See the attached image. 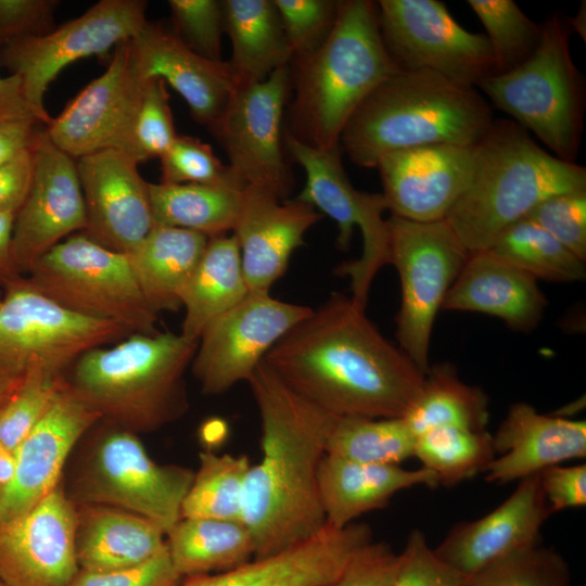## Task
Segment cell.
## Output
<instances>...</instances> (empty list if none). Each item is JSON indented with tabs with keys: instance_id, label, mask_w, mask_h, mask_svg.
Masks as SVG:
<instances>
[{
	"instance_id": "cell-40",
	"label": "cell",
	"mask_w": 586,
	"mask_h": 586,
	"mask_svg": "<svg viewBox=\"0 0 586 586\" xmlns=\"http://www.w3.org/2000/svg\"><path fill=\"white\" fill-rule=\"evenodd\" d=\"M200 467L181 507V519L240 520L244 483L251 468L246 456L201 451Z\"/></svg>"
},
{
	"instance_id": "cell-24",
	"label": "cell",
	"mask_w": 586,
	"mask_h": 586,
	"mask_svg": "<svg viewBox=\"0 0 586 586\" xmlns=\"http://www.w3.org/2000/svg\"><path fill=\"white\" fill-rule=\"evenodd\" d=\"M143 78H161L187 102L192 117L207 128L224 112L238 87L228 62L204 59L158 23L146 21L129 39Z\"/></svg>"
},
{
	"instance_id": "cell-15",
	"label": "cell",
	"mask_w": 586,
	"mask_h": 586,
	"mask_svg": "<svg viewBox=\"0 0 586 586\" xmlns=\"http://www.w3.org/2000/svg\"><path fill=\"white\" fill-rule=\"evenodd\" d=\"M289 88L288 67L260 82L238 86L221 115L208 127L241 184L281 201L289 200L293 187L281 148Z\"/></svg>"
},
{
	"instance_id": "cell-37",
	"label": "cell",
	"mask_w": 586,
	"mask_h": 586,
	"mask_svg": "<svg viewBox=\"0 0 586 586\" xmlns=\"http://www.w3.org/2000/svg\"><path fill=\"white\" fill-rule=\"evenodd\" d=\"M489 251L536 280L568 283L586 277L585 260L527 217L505 229Z\"/></svg>"
},
{
	"instance_id": "cell-30",
	"label": "cell",
	"mask_w": 586,
	"mask_h": 586,
	"mask_svg": "<svg viewBox=\"0 0 586 586\" xmlns=\"http://www.w3.org/2000/svg\"><path fill=\"white\" fill-rule=\"evenodd\" d=\"M75 549L79 570L110 572L139 565L167 548L152 521L104 505H75Z\"/></svg>"
},
{
	"instance_id": "cell-56",
	"label": "cell",
	"mask_w": 586,
	"mask_h": 586,
	"mask_svg": "<svg viewBox=\"0 0 586 586\" xmlns=\"http://www.w3.org/2000/svg\"><path fill=\"white\" fill-rule=\"evenodd\" d=\"M26 117L37 118L25 99L21 78L0 76V122Z\"/></svg>"
},
{
	"instance_id": "cell-22",
	"label": "cell",
	"mask_w": 586,
	"mask_h": 586,
	"mask_svg": "<svg viewBox=\"0 0 586 586\" xmlns=\"http://www.w3.org/2000/svg\"><path fill=\"white\" fill-rule=\"evenodd\" d=\"M98 421L66 384L14 451V473L0 494V522L28 511L60 485L74 448Z\"/></svg>"
},
{
	"instance_id": "cell-26",
	"label": "cell",
	"mask_w": 586,
	"mask_h": 586,
	"mask_svg": "<svg viewBox=\"0 0 586 586\" xmlns=\"http://www.w3.org/2000/svg\"><path fill=\"white\" fill-rule=\"evenodd\" d=\"M371 536L365 523L342 528L326 524L319 534L284 552L229 571L190 576L178 586H332Z\"/></svg>"
},
{
	"instance_id": "cell-55",
	"label": "cell",
	"mask_w": 586,
	"mask_h": 586,
	"mask_svg": "<svg viewBox=\"0 0 586 586\" xmlns=\"http://www.w3.org/2000/svg\"><path fill=\"white\" fill-rule=\"evenodd\" d=\"M35 117L0 122V166L34 148L42 130Z\"/></svg>"
},
{
	"instance_id": "cell-61",
	"label": "cell",
	"mask_w": 586,
	"mask_h": 586,
	"mask_svg": "<svg viewBox=\"0 0 586 586\" xmlns=\"http://www.w3.org/2000/svg\"><path fill=\"white\" fill-rule=\"evenodd\" d=\"M0 586H5V585L0 582Z\"/></svg>"
},
{
	"instance_id": "cell-60",
	"label": "cell",
	"mask_w": 586,
	"mask_h": 586,
	"mask_svg": "<svg viewBox=\"0 0 586 586\" xmlns=\"http://www.w3.org/2000/svg\"><path fill=\"white\" fill-rule=\"evenodd\" d=\"M21 378L0 373V406L11 396L21 382Z\"/></svg>"
},
{
	"instance_id": "cell-38",
	"label": "cell",
	"mask_w": 586,
	"mask_h": 586,
	"mask_svg": "<svg viewBox=\"0 0 586 586\" xmlns=\"http://www.w3.org/2000/svg\"><path fill=\"white\" fill-rule=\"evenodd\" d=\"M416 435L402 418L336 417L326 454L373 464H400L413 457Z\"/></svg>"
},
{
	"instance_id": "cell-14",
	"label": "cell",
	"mask_w": 586,
	"mask_h": 586,
	"mask_svg": "<svg viewBox=\"0 0 586 586\" xmlns=\"http://www.w3.org/2000/svg\"><path fill=\"white\" fill-rule=\"evenodd\" d=\"M146 5L143 0H101L46 35L14 40L0 49L1 64L21 78L25 99L42 125L52 118L43 105L51 81L71 63L103 55L131 39L148 21Z\"/></svg>"
},
{
	"instance_id": "cell-12",
	"label": "cell",
	"mask_w": 586,
	"mask_h": 586,
	"mask_svg": "<svg viewBox=\"0 0 586 586\" xmlns=\"http://www.w3.org/2000/svg\"><path fill=\"white\" fill-rule=\"evenodd\" d=\"M285 144L306 174L296 200L318 208L336 222V246L347 251L357 227L362 235L359 258L342 264L336 272L351 279L352 300L366 307L371 283L388 264L387 211L382 193L361 192L351 183L341 160V146L329 150L306 144L285 131Z\"/></svg>"
},
{
	"instance_id": "cell-9",
	"label": "cell",
	"mask_w": 586,
	"mask_h": 586,
	"mask_svg": "<svg viewBox=\"0 0 586 586\" xmlns=\"http://www.w3.org/2000/svg\"><path fill=\"white\" fill-rule=\"evenodd\" d=\"M25 279L75 314L117 323L130 333L160 332L158 314L143 296L128 255L106 249L82 232L46 253Z\"/></svg>"
},
{
	"instance_id": "cell-29",
	"label": "cell",
	"mask_w": 586,
	"mask_h": 586,
	"mask_svg": "<svg viewBox=\"0 0 586 586\" xmlns=\"http://www.w3.org/2000/svg\"><path fill=\"white\" fill-rule=\"evenodd\" d=\"M438 486L435 474L424 468L373 464L328 454L318 469V491L326 524L342 528L369 511L385 507L399 491L413 486Z\"/></svg>"
},
{
	"instance_id": "cell-6",
	"label": "cell",
	"mask_w": 586,
	"mask_h": 586,
	"mask_svg": "<svg viewBox=\"0 0 586 586\" xmlns=\"http://www.w3.org/2000/svg\"><path fill=\"white\" fill-rule=\"evenodd\" d=\"M295 98L292 129L297 140L329 150L362 101L397 66L391 59L378 21L377 2L340 0L334 25L309 54L294 59Z\"/></svg>"
},
{
	"instance_id": "cell-49",
	"label": "cell",
	"mask_w": 586,
	"mask_h": 586,
	"mask_svg": "<svg viewBox=\"0 0 586 586\" xmlns=\"http://www.w3.org/2000/svg\"><path fill=\"white\" fill-rule=\"evenodd\" d=\"M464 578L436 555L423 532L415 528L400 552L393 586H462Z\"/></svg>"
},
{
	"instance_id": "cell-39",
	"label": "cell",
	"mask_w": 586,
	"mask_h": 586,
	"mask_svg": "<svg viewBox=\"0 0 586 586\" xmlns=\"http://www.w3.org/2000/svg\"><path fill=\"white\" fill-rule=\"evenodd\" d=\"M413 457L435 474L438 485L454 486L485 472L496 454L487 430L440 426L416 436Z\"/></svg>"
},
{
	"instance_id": "cell-46",
	"label": "cell",
	"mask_w": 586,
	"mask_h": 586,
	"mask_svg": "<svg viewBox=\"0 0 586 586\" xmlns=\"http://www.w3.org/2000/svg\"><path fill=\"white\" fill-rule=\"evenodd\" d=\"M173 31L200 56L221 62L222 1L169 0Z\"/></svg>"
},
{
	"instance_id": "cell-28",
	"label": "cell",
	"mask_w": 586,
	"mask_h": 586,
	"mask_svg": "<svg viewBox=\"0 0 586 586\" xmlns=\"http://www.w3.org/2000/svg\"><path fill=\"white\" fill-rule=\"evenodd\" d=\"M546 306L535 278L486 250L469 254L442 309L491 315L528 332L538 326Z\"/></svg>"
},
{
	"instance_id": "cell-31",
	"label": "cell",
	"mask_w": 586,
	"mask_h": 586,
	"mask_svg": "<svg viewBox=\"0 0 586 586\" xmlns=\"http://www.w3.org/2000/svg\"><path fill=\"white\" fill-rule=\"evenodd\" d=\"M208 237L188 229L153 225L128 255L137 282L152 309L178 311Z\"/></svg>"
},
{
	"instance_id": "cell-3",
	"label": "cell",
	"mask_w": 586,
	"mask_h": 586,
	"mask_svg": "<svg viewBox=\"0 0 586 586\" xmlns=\"http://www.w3.org/2000/svg\"><path fill=\"white\" fill-rule=\"evenodd\" d=\"M495 117L474 87L428 71H397L380 84L346 123L341 150L375 168L386 153L432 145H475Z\"/></svg>"
},
{
	"instance_id": "cell-33",
	"label": "cell",
	"mask_w": 586,
	"mask_h": 586,
	"mask_svg": "<svg viewBox=\"0 0 586 586\" xmlns=\"http://www.w3.org/2000/svg\"><path fill=\"white\" fill-rule=\"evenodd\" d=\"M249 292L235 235L209 238L182 292L184 317L180 333L199 341L208 323L238 305Z\"/></svg>"
},
{
	"instance_id": "cell-11",
	"label": "cell",
	"mask_w": 586,
	"mask_h": 586,
	"mask_svg": "<svg viewBox=\"0 0 586 586\" xmlns=\"http://www.w3.org/2000/svg\"><path fill=\"white\" fill-rule=\"evenodd\" d=\"M129 334L117 323L62 307L31 288L23 276L0 297V373L21 378L39 365L66 374L84 353Z\"/></svg>"
},
{
	"instance_id": "cell-44",
	"label": "cell",
	"mask_w": 586,
	"mask_h": 586,
	"mask_svg": "<svg viewBox=\"0 0 586 586\" xmlns=\"http://www.w3.org/2000/svg\"><path fill=\"white\" fill-rule=\"evenodd\" d=\"M161 182L169 184H225L244 189L229 165L199 138L178 135L160 157Z\"/></svg>"
},
{
	"instance_id": "cell-62",
	"label": "cell",
	"mask_w": 586,
	"mask_h": 586,
	"mask_svg": "<svg viewBox=\"0 0 586 586\" xmlns=\"http://www.w3.org/2000/svg\"><path fill=\"white\" fill-rule=\"evenodd\" d=\"M1 295H2V291H0V297H1Z\"/></svg>"
},
{
	"instance_id": "cell-50",
	"label": "cell",
	"mask_w": 586,
	"mask_h": 586,
	"mask_svg": "<svg viewBox=\"0 0 586 586\" xmlns=\"http://www.w3.org/2000/svg\"><path fill=\"white\" fill-rule=\"evenodd\" d=\"M181 578L166 548L152 559L128 569L99 573L79 570L68 586H178Z\"/></svg>"
},
{
	"instance_id": "cell-57",
	"label": "cell",
	"mask_w": 586,
	"mask_h": 586,
	"mask_svg": "<svg viewBox=\"0 0 586 586\" xmlns=\"http://www.w3.org/2000/svg\"><path fill=\"white\" fill-rule=\"evenodd\" d=\"M15 215L0 213V291L20 280L18 271L12 254V232Z\"/></svg>"
},
{
	"instance_id": "cell-16",
	"label": "cell",
	"mask_w": 586,
	"mask_h": 586,
	"mask_svg": "<svg viewBox=\"0 0 586 586\" xmlns=\"http://www.w3.org/2000/svg\"><path fill=\"white\" fill-rule=\"evenodd\" d=\"M311 310L269 292H249L208 323L199 339L191 369L202 392L216 395L247 381L267 353Z\"/></svg>"
},
{
	"instance_id": "cell-20",
	"label": "cell",
	"mask_w": 586,
	"mask_h": 586,
	"mask_svg": "<svg viewBox=\"0 0 586 586\" xmlns=\"http://www.w3.org/2000/svg\"><path fill=\"white\" fill-rule=\"evenodd\" d=\"M126 152L103 150L76 160L87 226L100 245L131 253L153 227L149 184Z\"/></svg>"
},
{
	"instance_id": "cell-58",
	"label": "cell",
	"mask_w": 586,
	"mask_h": 586,
	"mask_svg": "<svg viewBox=\"0 0 586 586\" xmlns=\"http://www.w3.org/2000/svg\"><path fill=\"white\" fill-rule=\"evenodd\" d=\"M14 473V454L0 446V494L5 489Z\"/></svg>"
},
{
	"instance_id": "cell-48",
	"label": "cell",
	"mask_w": 586,
	"mask_h": 586,
	"mask_svg": "<svg viewBox=\"0 0 586 586\" xmlns=\"http://www.w3.org/2000/svg\"><path fill=\"white\" fill-rule=\"evenodd\" d=\"M527 218L586 262V190L552 195L539 203Z\"/></svg>"
},
{
	"instance_id": "cell-34",
	"label": "cell",
	"mask_w": 586,
	"mask_h": 586,
	"mask_svg": "<svg viewBox=\"0 0 586 586\" xmlns=\"http://www.w3.org/2000/svg\"><path fill=\"white\" fill-rule=\"evenodd\" d=\"M166 536L181 577L229 571L254 559L252 535L240 520L180 519Z\"/></svg>"
},
{
	"instance_id": "cell-5",
	"label": "cell",
	"mask_w": 586,
	"mask_h": 586,
	"mask_svg": "<svg viewBox=\"0 0 586 586\" xmlns=\"http://www.w3.org/2000/svg\"><path fill=\"white\" fill-rule=\"evenodd\" d=\"M586 190V168L540 146L512 119H494L474 146L470 182L445 218L469 253L489 250L498 235L544 200Z\"/></svg>"
},
{
	"instance_id": "cell-42",
	"label": "cell",
	"mask_w": 586,
	"mask_h": 586,
	"mask_svg": "<svg viewBox=\"0 0 586 586\" xmlns=\"http://www.w3.org/2000/svg\"><path fill=\"white\" fill-rule=\"evenodd\" d=\"M66 374L39 365L30 367L0 406V446L14 454L66 386Z\"/></svg>"
},
{
	"instance_id": "cell-32",
	"label": "cell",
	"mask_w": 586,
	"mask_h": 586,
	"mask_svg": "<svg viewBox=\"0 0 586 586\" xmlns=\"http://www.w3.org/2000/svg\"><path fill=\"white\" fill-rule=\"evenodd\" d=\"M222 12L231 42L228 64L238 86L260 82L288 67L293 52L273 0H225Z\"/></svg>"
},
{
	"instance_id": "cell-4",
	"label": "cell",
	"mask_w": 586,
	"mask_h": 586,
	"mask_svg": "<svg viewBox=\"0 0 586 586\" xmlns=\"http://www.w3.org/2000/svg\"><path fill=\"white\" fill-rule=\"evenodd\" d=\"M198 343L170 331L131 333L84 353L66 384L101 421L136 434L153 432L188 410L184 373Z\"/></svg>"
},
{
	"instance_id": "cell-52",
	"label": "cell",
	"mask_w": 586,
	"mask_h": 586,
	"mask_svg": "<svg viewBox=\"0 0 586 586\" xmlns=\"http://www.w3.org/2000/svg\"><path fill=\"white\" fill-rule=\"evenodd\" d=\"M56 0H0V49L11 41L54 29Z\"/></svg>"
},
{
	"instance_id": "cell-18",
	"label": "cell",
	"mask_w": 586,
	"mask_h": 586,
	"mask_svg": "<svg viewBox=\"0 0 586 586\" xmlns=\"http://www.w3.org/2000/svg\"><path fill=\"white\" fill-rule=\"evenodd\" d=\"M87 226L76 160L56 148L44 129L34 146L28 194L15 215L12 254L25 276L46 253Z\"/></svg>"
},
{
	"instance_id": "cell-10",
	"label": "cell",
	"mask_w": 586,
	"mask_h": 586,
	"mask_svg": "<svg viewBox=\"0 0 586 586\" xmlns=\"http://www.w3.org/2000/svg\"><path fill=\"white\" fill-rule=\"evenodd\" d=\"M387 228L388 264L396 268L402 289L398 347L426 374L435 318L470 253L446 219L413 221L391 215Z\"/></svg>"
},
{
	"instance_id": "cell-41",
	"label": "cell",
	"mask_w": 586,
	"mask_h": 586,
	"mask_svg": "<svg viewBox=\"0 0 586 586\" xmlns=\"http://www.w3.org/2000/svg\"><path fill=\"white\" fill-rule=\"evenodd\" d=\"M467 3L486 31L496 75L517 68L535 53L542 41V26L513 0H468Z\"/></svg>"
},
{
	"instance_id": "cell-45",
	"label": "cell",
	"mask_w": 586,
	"mask_h": 586,
	"mask_svg": "<svg viewBox=\"0 0 586 586\" xmlns=\"http://www.w3.org/2000/svg\"><path fill=\"white\" fill-rule=\"evenodd\" d=\"M177 136L166 82L149 78L135 124L132 157L138 163L160 158Z\"/></svg>"
},
{
	"instance_id": "cell-8",
	"label": "cell",
	"mask_w": 586,
	"mask_h": 586,
	"mask_svg": "<svg viewBox=\"0 0 586 586\" xmlns=\"http://www.w3.org/2000/svg\"><path fill=\"white\" fill-rule=\"evenodd\" d=\"M540 26L542 41L527 61L477 88L550 153L575 163L584 131L585 78L571 55L568 17L552 13Z\"/></svg>"
},
{
	"instance_id": "cell-13",
	"label": "cell",
	"mask_w": 586,
	"mask_h": 586,
	"mask_svg": "<svg viewBox=\"0 0 586 586\" xmlns=\"http://www.w3.org/2000/svg\"><path fill=\"white\" fill-rule=\"evenodd\" d=\"M384 46L399 71H428L474 87L496 75L484 34L463 28L437 0H380Z\"/></svg>"
},
{
	"instance_id": "cell-19",
	"label": "cell",
	"mask_w": 586,
	"mask_h": 586,
	"mask_svg": "<svg viewBox=\"0 0 586 586\" xmlns=\"http://www.w3.org/2000/svg\"><path fill=\"white\" fill-rule=\"evenodd\" d=\"M76 507L60 485L28 511L0 522V582L68 586L79 571Z\"/></svg>"
},
{
	"instance_id": "cell-2",
	"label": "cell",
	"mask_w": 586,
	"mask_h": 586,
	"mask_svg": "<svg viewBox=\"0 0 586 586\" xmlns=\"http://www.w3.org/2000/svg\"><path fill=\"white\" fill-rule=\"evenodd\" d=\"M247 382L260 416L263 457L247 472L241 521L254 559H265L326 526L318 469L337 416L296 393L264 360Z\"/></svg>"
},
{
	"instance_id": "cell-51",
	"label": "cell",
	"mask_w": 586,
	"mask_h": 586,
	"mask_svg": "<svg viewBox=\"0 0 586 586\" xmlns=\"http://www.w3.org/2000/svg\"><path fill=\"white\" fill-rule=\"evenodd\" d=\"M400 553L383 542H369L349 559L332 586H393Z\"/></svg>"
},
{
	"instance_id": "cell-1",
	"label": "cell",
	"mask_w": 586,
	"mask_h": 586,
	"mask_svg": "<svg viewBox=\"0 0 586 586\" xmlns=\"http://www.w3.org/2000/svg\"><path fill=\"white\" fill-rule=\"evenodd\" d=\"M264 361L292 390L337 417L402 418L425 380L365 307L341 293L313 309Z\"/></svg>"
},
{
	"instance_id": "cell-21",
	"label": "cell",
	"mask_w": 586,
	"mask_h": 586,
	"mask_svg": "<svg viewBox=\"0 0 586 586\" xmlns=\"http://www.w3.org/2000/svg\"><path fill=\"white\" fill-rule=\"evenodd\" d=\"M474 146L432 144L383 154L375 168L387 211L413 221L445 219L470 182Z\"/></svg>"
},
{
	"instance_id": "cell-43",
	"label": "cell",
	"mask_w": 586,
	"mask_h": 586,
	"mask_svg": "<svg viewBox=\"0 0 586 586\" xmlns=\"http://www.w3.org/2000/svg\"><path fill=\"white\" fill-rule=\"evenodd\" d=\"M564 558L542 544L512 552L464 578L462 586H569Z\"/></svg>"
},
{
	"instance_id": "cell-25",
	"label": "cell",
	"mask_w": 586,
	"mask_h": 586,
	"mask_svg": "<svg viewBox=\"0 0 586 586\" xmlns=\"http://www.w3.org/2000/svg\"><path fill=\"white\" fill-rule=\"evenodd\" d=\"M321 214L296 199L281 201L254 188L243 189L241 211L233 229L244 279L250 292H269L283 276L293 252Z\"/></svg>"
},
{
	"instance_id": "cell-54",
	"label": "cell",
	"mask_w": 586,
	"mask_h": 586,
	"mask_svg": "<svg viewBox=\"0 0 586 586\" xmlns=\"http://www.w3.org/2000/svg\"><path fill=\"white\" fill-rule=\"evenodd\" d=\"M33 174L34 148L0 166V213L17 214L28 194Z\"/></svg>"
},
{
	"instance_id": "cell-47",
	"label": "cell",
	"mask_w": 586,
	"mask_h": 586,
	"mask_svg": "<svg viewBox=\"0 0 586 586\" xmlns=\"http://www.w3.org/2000/svg\"><path fill=\"white\" fill-rule=\"evenodd\" d=\"M273 3L294 60L323 42L334 25L340 0H273Z\"/></svg>"
},
{
	"instance_id": "cell-17",
	"label": "cell",
	"mask_w": 586,
	"mask_h": 586,
	"mask_svg": "<svg viewBox=\"0 0 586 586\" xmlns=\"http://www.w3.org/2000/svg\"><path fill=\"white\" fill-rule=\"evenodd\" d=\"M146 80L135 64L129 40L120 42L105 72L51 118L46 135L75 160L103 150L132 156L135 124Z\"/></svg>"
},
{
	"instance_id": "cell-35",
	"label": "cell",
	"mask_w": 586,
	"mask_h": 586,
	"mask_svg": "<svg viewBox=\"0 0 586 586\" xmlns=\"http://www.w3.org/2000/svg\"><path fill=\"white\" fill-rule=\"evenodd\" d=\"M153 225L177 227L208 238L233 230L243 189L225 184L150 183Z\"/></svg>"
},
{
	"instance_id": "cell-27",
	"label": "cell",
	"mask_w": 586,
	"mask_h": 586,
	"mask_svg": "<svg viewBox=\"0 0 586 586\" xmlns=\"http://www.w3.org/2000/svg\"><path fill=\"white\" fill-rule=\"evenodd\" d=\"M496 457L485 480L506 484L520 481L570 459L586 457V422L539 413L520 402L510 406L492 435Z\"/></svg>"
},
{
	"instance_id": "cell-7",
	"label": "cell",
	"mask_w": 586,
	"mask_h": 586,
	"mask_svg": "<svg viewBox=\"0 0 586 586\" xmlns=\"http://www.w3.org/2000/svg\"><path fill=\"white\" fill-rule=\"evenodd\" d=\"M74 448L61 485L74 505H104L139 514L165 535L181 519V507L194 472L158 464L138 434L98 421Z\"/></svg>"
},
{
	"instance_id": "cell-23",
	"label": "cell",
	"mask_w": 586,
	"mask_h": 586,
	"mask_svg": "<svg viewBox=\"0 0 586 586\" xmlns=\"http://www.w3.org/2000/svg\"><path fill=\"white\" fill-rule=\"evenodd\" d=\"M550 514L538 473L530 475L489 513L456 524L434 550L467 577L512 552L540 544V530Z\"/></svg>"
},
{
	"instance_id": "cell-59",
	"label": "cell",
	"mask_w": 586,
	"mask_h": 586,
	"mask_svg": "<svg viewBox=\"0 0 586 586\" xmlns=\"http://www.w3.org/2000/svg\"><path fill=\"white\" fill-rule=\"evenodd\" d=\"M568 17L572 33L575 31L585 41L586 39V2L582 1L575 16Z\"/></svg>"
},
{
	"instance_id": "cell-53",
	"label": "cell",
	"mask_w": 586,
	"mask_h": 586,
	"mask_svg": "<svg viewBox=\"0 0 586 586\" xmlns=\"http://www.w3.org/2000/svg\"><path fill=\"white\" fill-rule=\"evenodd\" d=\"M550 513L586 505V466L548 467L538 473Z\"/></svg>"
},
{
	"instance_id": "cell-36",
	"label": "cell",
	"mask_w": 586,
	"mask_h": 586,
	"mask_svg": "<svg viewBox=\"0 0 586 586\" xmlns=\"http://www.w3.org/2000/svg\"><path fill=\"white\" fill-rule=\"evenodd\" d=\"M488 404L482 388L464 383L451 364L442 362L430 367L420 395L403 418L416 436L440 426L483 431Z\"/></svg>"
}]
</instances>
